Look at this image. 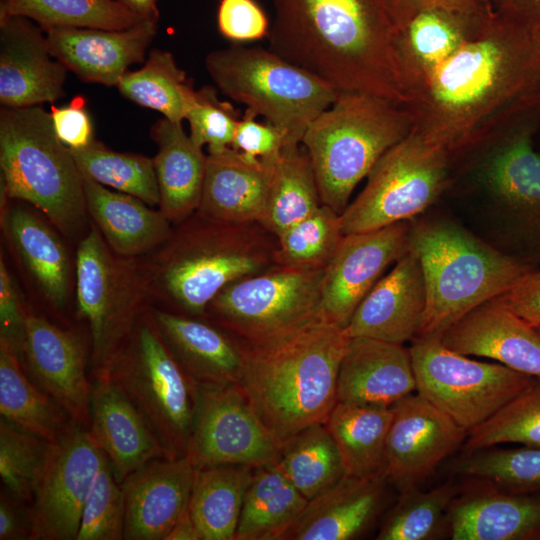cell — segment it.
<instances>
[{
  "label": "cell",
  "mask_w": 540,
  "mask_h": 540,
  "mask_svg": "<svg viewBox=\"0 0 540 540\" xmlns=\"http://www.w3.org/2000/svg\"><path fill=\"white\" fill-rule=\"evenodd\" d=\"M106 459L89 429L71 420L51 442L35 486L30 540H76L85 501Z\"/></svg>",
  "instance_id": "5bb4252c"
},
{
  "label": "cell",
  "mask_w": 540,
  "mask_h": 540,
  "mask_svg": "<svg viewBox=\"0 0 540 540\" xmlns=\"http://www.w3.org/2000/svg\"><path fill=\"white\" fill-rule=\"evenodd\" d=\"M322 205L314 171L302 144H287L279 153L263 219L259 223L277 237Z\"/></svg>",
  "instance_id": "f35d334b"
},
{
  "label": "cell",
  "mask_w": 540,
  "mask_h": 540,
  "mask_svg": "<svg viewBox=\"0 0 540 540\" xmlns=\"http://www.w3.org/2000/svg\"><path fill=\"white\" fill-rule=\"evenodd\" d=\"M463 476L486 480L505 491H540V447L481 449L467 453L454 465Z\"/></svg>",
  "instance_id": "f6af8a7d"
},
{
  "label": "cell",
  "mask_w": 540,
  "mask_h": 540,
  "mask_svg": "<svg viewBox=\"0 0 540 540\" xmlns=\"http://www.w3.org/2000/svg\"><path fill=\"white\" fill-rule=\"evenodd\" d=\"M23 16L49 27L124 30L143 17L120 0H0V18Z\"/></svg>",
  "instance_id": "b9f144b4"
},
{
  "label": "cell",
  "mask_w": 540,
  "mask_h": 540,
  "mask_svg": "<svg viewBox=\"0 0 540 540\" xmlns=\"http://www.w3.org/2000/svg\"><path fill=\"white\" fill-rule=\"evenodd\" d=\"M257 115L246 109L239 119L231 147L250 158L267 159L279 155L287 145L286 133L277 126L256 120Z\"/></svg>",
  "instance_id": "f5cc1de1"
},
{
  "label": "cell",
  "mask_w": 540,
  "mask_h": 540,
  "mask_svg": "<svg viewBox=\"0 0 540 540\" xmlns=\"http://www.w3.org/2000/svg\"><path fill=\"white\" fill-rule=\"evenodd\" d=\"M392 407L337 402L327 428L339 451L345 476L383 473Z\"/></svg>",
  "instance_id": "8d00e7d4"
},
{
  "label": "cell",
  "mask_w": 540,
  "mask_h": 540,
  "mask_svg": "<svg viewBox=\"0 0 540 540\" xmlns=\"http://www.w3.org/2000/svg\"><path fill=\"white\" fill-rule=\"evenodd\" d=\"M457 489L445 483L428 491L417 488L402 492L378 533V540H426L433 538L455 499Z\"/></svg>",
  "instance_id": "c3c4849f"
},
{
  "label": "cell",
  "mask_w": 540,
  "mask_h": 540,
  "mask_svg": "<svg viewBox=\"0 0 540 540\" xmlns=\"http://www.w3.org/2000/svg\"><path fill=\"white\" fill-rule=\"evenodd\" d=\"M218 89L203 86L195 90L185 120L190 126V137L199 147L208 146L209 153L231 147L239 119V110L218 97Z\"/></svg>",
  "instance_id": "f907efd6"
},
{
  "label": "cell",
  "mask_w": 540,
  "mask_h": 540,
  "mask_svg": "<svg viewBox=\"0 0 540 540\" xmlns=\"http://www.w3.org/2000/svg\"><path fill=\"white\" fill-rule=\"evenodd\" d=\"M1 224L45 299L63 309L70 295L71 263L52 224L9 199L1 200Z\"/></svg>",
  "instance_id": "1f68e13d"
},
{
  "label": "cell",
  "mask_w": 540,
  "mask_h": 540,
  "mask_svg": "<svg viewBox=\"0 0 540 540\" xmlns=\"http://www.w3.org/2000/svg\"><path fill=\"white\" fill-rule=\"evenodd\" d=\"M384 481L383 473L363 478L344 476L308 501L285 539L348 540L356 537L375 517Z\"/></svg>",
  "instance_id": "4dcf8cb0"
},
{
  "label": "cell",
  "mask_w": 540,
  "mask_h": 540,
  "mask_svg": "<svg viewBox=\"0 0 540 540\" xmlns=\"http://www.w3.org/2000/svg\"><path fill=\"white\" fill-rule=\"evenodd\" d=\"M50 115L58 138L67 147L82 148L94 140L84 97L75 96L63 107L52 105Z\"/></svg>",
  "instance_id": "11a10c76"
},
{
  "label": "cell",
  "mask_w": 540,
  "mask_h": 540,
  "mask_svg": "<svg viewBox=\"0 0 540 540\" xmlns=\"http://www.w3.org/2000/svg\"><path fill=\"white\" fill-rule=\"evenodd\" d=\"M279 447L238 385L197 383L186 455L195 468L277 460Z\"/></svg>",
  "instance_id": "9a60e30c"
},
{
  "label": "cell",
  "mask_w": 540,
  "mask_h": 540,
  "mask_svg": "<svg viewBox=\"0 0 540 540\" xmlns=\"http://www.w3.org/2000/svg\"><path fill=\"white\" fill-rule=\"evenodd\" d=\"M109 379L138 408L172 456L186 455L196 381L172 353L149 311L139 317Z\"/></svg>",
  "instance_id": "30bf717a"
},
{
  "label": "cell",
  "mask_w": 540,
  "mask_h": 540,
  "mask_svg": "<svg viewBox=\"0 0 540 540\" xmlns=\"http://www.w3.org/2000/svg\"><path fill=\"white\" fill-rule=\"evenodd\" d=\"M440 340L460 354L495 360L540 379V333L496 299L467 313Z\"/></svg>",
  "instance_id": "d4e9b609"
},
{
  "label": "cell",
  "mask_w": 540,
  "mask_h": 540,
  "mask_svg": "<svg viewBox=\"0 0 540 540\" xmlns=\"http://www.w3.org/2000/svg\"><path fill=\"white\" fill-rule=\"evenodd\" d=\"M76 301L91 336L94 379H109L149 299L140 258L113 252L93 223L76 251Z\"/></svg>",
  "instance_id": "9c48e42d"
},
{
  "label": "cell",
  "mask_w": 540,
  "mask_h": 540,
  "mask_svg": "<svg viewBox=\"0 0 540 540\" xmlns=\"http://www.w3.org/2000/svg\"><path fill=\"white\" fill-rule=\"evenodd\" d=\"M493 16V10L430 8L396 28L395 62L406 102L440 65L477 37Z\"/></svg>",
  "instance_id": "44dd1931"
},
{
  "label": "cell",
  "mask_w": 540,
  "mask_h": 540,
  "mask_svg": "<svg viewBox=\"0 0 540 540\" xmlns=\"http://www.w3.org/2000/svg\"><path fill=\"white\" fill-rule=\"evenodd\" d=\"M540 107L517 118L474 150L475 175L498 203L540 226V152L535 148Z\"/></svg>",
  "instance_id": "ac0fdd59"
},
{
  "label": "cell",
  "mask_w": 540,
  "mask_h": 540,
  "mask_svg": "<svg viewBox=\"0 0 540 540\" xmlns=\"http://www.w3.org/2000/svg\"><path fill=\"white\" fill-rule=\"evenodd\" d=\"M416 390L409 349L376 339H349L338 372V402L391 407Z\"/></svg>",
  "instance_id": "83f0119b"
},
{
  "label": "cell",
  "mask_w": 540,
  "mask_h": 540,
  "mask_svg": "<svg viewBox=\"0 0 540 540\" xmlns=\"http://www.w3.org/2000/svg\"><path fill=\"white\" fill-rule=\"evenodd\" d=\"M494 12V11H493ZM413 129L455 156L540 107L537 31L494 13L404 105Z\"/></svg>",
  "instance_id": "6da1fadb"
},
{
  "label": "cell",
  "mask_w": 540,
  "mask_h": 540,
  "mask_svg": "<svg viewBox=\"0 0 540 540\" xmlns=\"http://www.w3.org/2000/svg\"><path fill=\"white\" fill-rule=\"evenodd\" d=\"M130 10L145 19L158 20L157 0H120Z\"/></svg>",
  "instance_id": "6125c7cd"
},
{
  "label": "cell",
  "mask_w": 540,
  "mask_h": 540,
  "mask_svg": "<svg viewBox=\"0 0 540 540\" xmlns=\"http://www.w3.org/2000/svg\"><path fill=\"white\" fill-rule=\"evenodd\" d=\"M124 523V493L107 458L85 501L76 540L124 539Z\"/></svg>",
  "instance_id": "681fc988"
},
{
  "label": "cell",
  "mask_w": 540,
  "mask_h": 540,
  "mask_svg": "<svg viewBox=\"0 0 540 540\" xmlns=\"http://www.w3.org/2000/svg\"><path fill=\"white\" fill-rule=\"evenodd\" d=\"M117 88L127 99L181 123L195 92L173 55L160 49L149 53L142 68L127 71Z\"/></svg>",
  "instance_id": "60d3db41"
},
{
  "label": "cell",
  "mask_w": 540,
  "mask_h": 540,
  "mask_svg": "<svg viewBox=\"0 0 540 540\" xmlns=\"http://www.w3.org/2000/svg\"><path fill=\"white\" fill-rule=\"evenodd\" d=\"M51 442L9 420L0 419V476L13 497L30 502Z\"/></svg>",
  "instance_id": "7dc6e473"
},
{
  "label": "cell",
  "mask_w": 540,
  "mask_h": 540,
  "mask_svg": "<svg viewBox=\"0 0 540 540\" xmlns=\"http://www.w3.org/2000/svg\"><path fill=\"white\" fill-rule=\"evenodd\" d=\"M448 520L453 540L540 539V496L486 492L453 500Z\"/></svg>",
  "instance_id": "836d02e7"
},
{
  "label": "cell",
  "mask_w": 540,
  "mask_h": 540,
  "mask_svg": "<svg viewBox=\"0 0 540 540\" xmlns=\"http://www.w3.org/2000/svg\"><path fill=\"white\" fill-rule=\"evenodd\" d=\"M498 16L531 30L540 29V0H490Z\"/></svg>",
  "instance_id": "91938a15"
},
{
  "label": "cell",
  "mask_w": 540,
  "mask_h": 540,
  "mask_svg": "<svg viewBox=\"0 0 540 540\" xmlns=\"http://www.w3.org/2000/svg\"><path fill=\"white\" fill-rule=\"evenodd\" d=\"M1 200L38 209L66 237L83 229V177L42 106L0 110Z\"/></svg>",
  "instance_id": "5b68a950"
},
{
  "label": "cell",
  "mask_w": 540,
  "mask_h": 540,
  "mask_svg": "<svg viewBox=\"0 0 540 540\" xmlns=\"http://www.w3.org/2000/svg\"><path fill=\"white\" fill-rule=\"evenodd\" d=\"M407 247L420 261L427 297L415 339L440 338L455 322L503 294L530 270L448 221L410 231Z\"/></svg>",
  "instance_id": "8992f818"
},
{
  "label": "cell",
  "mask_w": 540,
  "mask_h": 540,
  "mask_svg": "<svg viewBox=\"0 0 540 540\" xmlns=\"http://www.w3.org/2000/svg\"><path fill=\"white\" fill-rule=\"evenodd\" d=\"M23 501L13 497L7 491L1 490L0 496V539L22 540L30 539L31 521L29 508Z\"/></svg>",
  "instance_id": "680465c9"
},
{
  "label": "cell",
  "mask_w": 540,
  "mask_h": 540,
  "mask_svg": "<svg viewBox=\"0 0 540 540\" xmlns=\"http://www.w3.org/2000/svg\"><path fill=\"white\" fill-rule=\"evenodd\" d=\"M196 468L187 456L155 459L128 475L124 539L165 540L189 508Z\"/></svg>",
  "instance_id": "7402d4cb"
},
{
  "label": "cell",
  "mask_w": 540,
  "mask_h": 540,
  "mask_svg": "<svg viewBox=\"0 0 540 540\" xmlns=\"http://www.w3.org/2000/svg\"><path fill=\"white\" fill-rule=\"evenodd\" d=\"M506 443L540 447V379L469 430L464 449L469 453Z\"/></svg>",
  "instance_id": "bcb514c9"
},
{
  "label": "cell",
  "mask_w": 540,
  "mask_h": 540,
  "mask_svg": "<svg viewBox=\"0 0 540 540\" xmlns=\"http://www.w3.org/2000/svg\"><path fill=\"white\" fill-rule=\"evenodd\" d=\"M89 431L119 483L152 460L175 458L138 408L110 379H94Z\"/></svg>",
  "instance_id": "4316f807"
},
{
  "label": "cell",
  "mask_w": 540,
  "mask_h": 540,
  "mask_svg": "<svg viewBox=\"0 0 540 540\" xmlns=\"http://www.w3.org/2000/svg\"><path fill=\"white\" fill-rule=\"evenodd\" d=\"M538 33V38H539V41H540V29L537 31Z\"/></svg>",
  "instance_id": "e7e4bbea"
},
{
  "label": "cell",
  "mask_w": 540,
  "mask_h": 540,
  "mask_svg": "<svg viewBox=\"0 0 540 540\" xmlns=\"http://www.w3.org/2000/svg\"><path fill=\"white\" fill-rule=\"evenodd\" d=\"M1 417L54 442L72 420L66 411L38 385L21 366L20 358L0 342Z\"/></svg>",
  "instance_id": "74e56055"
},
{
  "label": "cell",
  "mask_w": 540,
  "mask_h": 540,
  "mask_svg": "<svg viewBox=\"0 0 540 540\" xmlns=\"http://www.w3.org/2000/svg\"><path fill=\"white\" fill-rule=\"evenodd\" d=\"M217 25L220 34L235 43L261 40L271 28L256 0H219Z\"/></svg>",
  "instance_id": "816d5d0a"
},
{
  "label": "cell",
  "mask_w": 540,
  "mask_h": 540,
  "mask_svg": "<svg viewBox=\"0 0 540 540\" xmlns=\"http://www.w3.org/2000/svg\"><path fill=\"white\" fill-rule=\"evenodd\" d=\"M396 28L417 13L430 8H447L468 12L491 11L490 0H384Z\"/></svg>",
  "instance_id": "6f0895ef"
},
{
  "label": "cell",
  "mask_w": 540,
  "mask_h": 540,
  "mask_svg": "<svg viewBox=\"0 0 540 540\" xmlns=\"http://www.w3.org/2000/svg\"><path fill=\"white\" fill-rule=\"evenodd\" d=\"M409 234L408 224L402 221L344 235L324 269L320 317L345 328L385 269L405 251Z\"/></svg>",
  "instance_id": "e0dca14e"
},
{
  "label": "cell",
  "mask_w": 540,
  "mask_h": 540,
  "mask_svg": "<svg viewBox=\"0 0 540 540\" xmlns=\"http://www.w3.org/2000/svg\"><path fill=\"white\" fill-rule=\"evenodd\" d=\"M308 500L275 462L253 469L235 535L236 540L285 539Z\"/></svg>",
  "instance_id": "e575fe53"
},
{
  "label": "cell",
  "mask_w": 540,
  "mask_h": 540,
  "mask_svg": "<svg viewBox=\"0 0 540 540\" xmlns=\"http://www.w3.org/2000/svg\"><path fill=\"white\" fill-rule=\"evenodd\" d=\"M25 311L16 284L1 256L0 259V342L20 359L26 339Z\"/></svg>",
  "instance_id": "db71d44e"
},
{
  "label": "cell",
  "mask_w": 540,
  "mask_h": 540,
  "mask_svg": "<svg viewBox=\"0 0 540 540\" xmlns=\"http://www.w3.org/2000/svg\"><path fill=\"white\" fill-rule=\"evenodd\" d=\"M323 273L274 265L227 285L210 302L206 316L244 344L282 335L320 317Z\"/></svg>",
  "instance_id": "4fadbf2b"
},
{
  "label": "cell",
  "mask_w": 540,
  "mask_h": 540,
  "mask_svg": "<svg viewBox=\"0 0 540 540\" xmlns=\"http://www.w3.org/2000/svg\"><path fill=\"white\" fill-rule=\"evenodd\" d=\"M205 67L222 94L283 130L287 144H301L310 123L340 93L270 49L215 50L206 56Z\"/></svg>",
  "instance_id": "ba28073f"
},
{
  "label": "cell",
  "mask_w": 540,
  "mask_h": 540,
  "mask_svg": "<svg viewBox=\"0 0 540 540\" xmlns=\"http://www.w3.org/2000/svg\"><path fill=\"white\" fill-rule=\"evenodd\" d=\"M409 351L416 392L467 431L539 380L498 362L469 358L438 337L414 339Z\"/></svg>",
  "instance_id": "7c38bea8"
},
{
  "label": "cell",
  "mask_w": 540,
  "mask_h": 540,
  "mask_svg": "<svg viewBox=\"0 0 540 540\" xmlns=\"http://www.w3.org/2000/svg\"><path fill=\"white\" fill-rule=\"evenodd\" d=\"M194 215L176 224L141 263L149 298L169 311L204 318L227 285L276 265V238L259 223H222Z\"/></svg>",
  "instance_id": "277c9868"
},
{
  "label": "cell",
  "mask_w": 540,
  "mask_h": 540,
  "mask_svg": "<svg viewBox=\"0 0 540 540\" xmlns=\"http://www.w3.org/2000/svg\"><path fill=\"white\" fill-rule=\"evenodd\" d=\"M149 312L192 379L204 384L238 385L244 363L243 344L202 318L161 309Z\"/></svg>",
  "instance_id": "f1b7e54d"
},
{
  "label": "cell",
  "mask_w": 540,
  "mask_h": 540,
  "mask_svg": "<svg viewBox=\"0 0 540 540\" xmlns=\"http://www.w3.org/2000/svg\"><path fill=\"white\" fill-rule=\"evenodd\" d=\"M341 214L322 204L315 212L276 237V265L325 269L343 238Z\"/></svg>",
  "instance_id": "ee69618b"
},
{
  "label": "cell",
  "mask_w": 540,
  "mask_h": 540,
  "mask_svg": "<svg viewBox=\"0 0 540 540\" xmlns=\"http://www.w3.org/2000/svg\"><path fill=\"white\" fill-rule=\"evenodd\" d=\"M83 177L88 215L110 249L125 258H140L171 235L172 222L139 198Z\"/></svg>",
  "instance_id": "f546056e"
},
{
  "label": "cell",
  "mask_w": 540,
  "mask_h": 540,
  "mask_svg": "<svg viewBox=\"0 0 540 540\" xmlns=\"http://www.w3.org/2000/svg\"><path fill=\"white\" fill-rule=\"evenodd\" d=\"M165 540H201L199 531L191 517L189 508L173 526Z\"/></svg>",
  "instance_id": "94428289"
},
{
  "label": "cell",
  "mask_w": 540,
  "mask_h": 540,
  "mask_svg": "<svg viewBox=\"0 0 540 540\" xmlns=\"http://www.w3.org/2000/svg\"><path fill=\"white\" fill-rule=\"evenodd\" d=\"M253 467L196 468L189 511L201 540H233Z\"/></svg>",
  "instance_id": "d590c367"
},
{
  "label": "cell",
  "mask_w": 540,
  "mask_h": 540,
  "mask_svg": "<svg viewBox=\"0 0 540 540\" xmlns=\"http://www.w3.org/2000/svg\"><path fill=\"white\" fill-rule=\"evenodd\" d=\"M82 176L113 190L159 207L160 194L153 158L117 152L94 139L82 148H70Z\"/></svg>",
  "instance_id": "7bdbcfd3"
},
{
  "label": "cell",
  "mask_w": 540,
  "mask_h": 540,
  "mask_svg": "<svg viewBox=\"0 0 540 540\" xmlns=\"http://www.w3.org/2000/svg\"><path fill=\"white\" fill-rule=\"evenodd\" d=\"M495 299L533 327H540V270H528Z\"/></svg>",
  "instance_id": "9f6ffc18"
},
{
  "label": "cell",
  "mask_w": 540,
  "mask_h": 540,
  "mask_svg": "<svg viewBox=\"0 0 540 540\" xmlns=\"http://www.w3.org/2000/svg\"><path fill=\"white\" fill-rule=\"evenodd\" d=\"M157 21L143 19L124 30L43 29L51 55L82 81L117 86L132 64L142 62L156 36Z\"/></svg>",
  "instance_id": "603a6c76"
},
{
  "label": "cell",
  "mask_w": 540,
  "mask_h": 540,
  "mask_svg": "<svg viewBox=\"0 0 540 540\" xmlns=\"http://www.w3.org/2000/svg\"><path fill=\"white\" fill-rule=\"evenodd\" d=\"M150 136L158 147L153 158L160 194L158 208L178 224L199 207L207 155L184 131L181 122L163 117L152 126Z\"/></svg>",
  "instance_id": "d6a6232c"
},
{
  "label": "cell",
  "mask_w": 540,
  "mask_h": 540,
  "mask_svg": "<svg viewBox=\"0 0 540 540\" xmlns=\"http://www.w3.org/2000/svg\"><path fill=\"white\" fill-rule=\"evenodd\" d=\"M349 339L344 328L318 317L271 339L243 343L238 386L279 448L328 421Z\"/></svg>",
  "instance_id": "3957f363"
},
{
  "label": "cell",
  "mask_w": 540,
  "mask_h": 540,
  "mask_svg": "<svg viewBox=\"0 0 540 540\" xmlns=\"http://www.w3.org/2000/svg\"><path fill=\"white\" fill-rule=\"evenodd\" d=\"M67 68L49 50L41 26L23 16L0 18V103L19 108L65 95Z\"/></svg>",
  "instance_id": "ffe728a7"
},
{
  "label": "cell",
  "mask_w": 540,
  "mask_h": 540,
  "mask_svg": "<svg viewBox=\"0 0 540 540\" xmlns=\"http://www.w3.org/2000/svg\"><path fill=\"white\" fill-rule=\"evenodd\" d=\"M85 353L73 332L28 313L22 355L27 371L73 421L89 429L92 384L86 375Z\"/></svg>",
  "instance_id": "d6986e66"
},
{
  "label": "cell",
  "mask_w": 540,
  "mask_h": 540,
  "mask_svg": "<svg viewBox=\"0 0 540 540\" xmlns=\"http://www.w3.org/2000/svg\"><path fill=\"white\" fill-rule=\"evenodd\" d=\"M413 129L408 109L386 99L340 92L302 138L322 204L341 214L357 184Z\"/></svg>",
  "instance_id": "52a82bcc"
},
{
  "label": "cell",
  "mask_w": 540,
  "mask_h": 540,
  "mask_svg": "<svg viewBox=\"0 0 540 540\" xmlns=\"http://www.w3.org/2000/svg\"><path fill=\"white\" fill-rule=\"evenodd\" d=\"M391 407L383 475L405 492L428 478L463 444L468 431L418 393Z\"/></svg>",
  "instance_id": "2e32d148"
},
{
  "label": "cell",
  "mask_w": 540,
  "mask_h": 540,
  "mask_svg": "<svg viewBox=\"0 0 540 540\" xmlns=\"http://www.w3.org/2000/svg\"><path fill=\"white\" fill-rule=\"evenodd\" d=\"M537 329V331L540 333V327H535Z\"/></svg>",
  "instance_id": "03108f58"
},
{
  "label": "cell",
  "mask_w": 540,
  "mask_h": 540,
  "mask_svg": "<svg viewBox=\"0 0 540 540\" xmlns=\"http://www.w3.org/2000/svg\"><path fill=\"white\" fill-rule=\"evenodd\" d=\"M277 157L250 158L232 147L209 153L196 214L222 223H260Z\"/></svg>",
  "instance_id": "484cf974"
},
{
  "label": "cell",
  "mask_w": 540,
  "mask_h": 540,
  "mask_svg": "<svg viewBox=\"0 0 540 540\" xmlns=\"http://www.w3.org/2000/svg\"><path fill=\"white\" fill-rule=\"evenodd\" d=\"M276 463L308 501L345 476L339 451L326 423L310 426L284 443L279 448Z\"/></svg>",
  "instance_id": "ab89813d"
},
{
  "label": "cell",
  "mask_w": 540,
  "mask_h": 540,
  "mask_svg": "<svg viewBox=\"0 0 540 540\" xmlns=\"http://www.w3.org/2000/svg\"><path fill=\"white\" fill-rule=\"evenodd\" d=\"M270 50L338 92L404 106L396 26L384 0H271Z\"/></svg>",
  "instance_id": "7a4b0ae2"
},
{
  "label": "cell",
  "mask_w": 540,
  "mask_h": 540,
  "mask_svg": "<svg viewBox=\"0 0 540 540\" xmlns=\"http://www.w3.org/2000/svg\"><path fill=\"white\" fill-rule=\"evenodd\" d=\"M536 136H538V137H539V140H540V127H539V129H538V132H537Z\"/></svg>",
  "instance_id": "be15d7a7"
},
{
  "label": "cell",
  "mask_w": 540,
  "mask_h": 540,
  "mask_svg": "<svg viewBox=\"0 0 540 540\" xmlns=\"http://www.w3.org/2000/svg\"><path fill=\"white\" fill-rule=\"evenodd\" d=\"M426 286L417 255L408 247L381 277L344 328L348 337L402 344L415 339L426 311Z\"/></svg>",
  "instance_id": "cb8c5ba5"
},
{
  "label": "cell",
  "mask_w": 540,
  "mask_h": 540,
  "mask_svg": "<svg viewBox=\"0 0 540 540\" xmlns=\"http://www.w3.org/2000/svg\"><path fill=\"white\" fill-rule=\"evenodd\" d=\"M452 160L412 129L378 160L364 189L341 213L343 234L380 229L424 211L447 187Z\"/></svg>",
  "instance_id": "8fae6325"
}]
</instances>
